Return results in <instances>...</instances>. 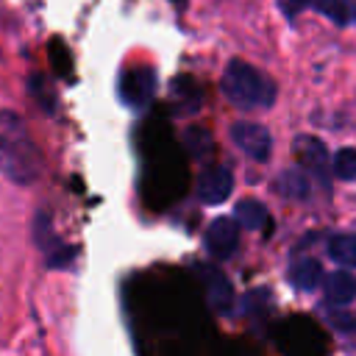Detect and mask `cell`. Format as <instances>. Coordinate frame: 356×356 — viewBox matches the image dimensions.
Returning <instances> with one entry per match:
<instances>
[{
  "label": "cell",
  "instance_id": "6da1fadb",
  "mask_svg": "<svg viewBox=\"0 0 356 356\" xmlns=\"http://www.w3.org/2000/svg\"><path fill=\"white\" fill-rule=\"evenodd\" d=\"M42 153L25 120L11 108H0V175L17 186H31L42 175Z\"/></svg>",
  "mask_w": 356,
  "mask_h": 356
},
{
  "label": "cell",
  "instance_id": "7a4b0ae2",
  "mask_svg": "<svg viewBox=\"0 0 356 356\" xmlns=\"http://www.w3.org/2000/svg\"><path fill=\"white\" fill-rule=\"evenodd\" d=\"M222 95L245 111L270 108L275 103V81L248 61H231L222 75Z\"/></svg>",
  "mask_w": 356,
  "mask_h": 356
},
{
  "label": "cell",
  "instance_id": "3957f363",
  "mask_svg": "<svg viewBox=\"0 0 356 356\" xmlns=\"http://www.w3.org/2000/svg\"><path fill=\"white\" fill-rule=\"evenodd\" d=\"M231 139H234V145H236L245 156H250V159L259 161V164H264V161L270 159V153H273V136H270V131H267L264 125H259V122H250V120L234 122V125H231Z\"/></svg>",
  "mask_w": 356,
  "mask_h": 356
},
{
  "label": "cell",
  "instance_id": "277c9868",
  "mask_svg": "<svg viewBox=\"0 0 356 356\" xmlns=\"http://www.w3.org/2000/svg\"><path fill=\"white\" fill-rule=\"evenodd\" d=\"M234 192V175L228 167H209L197 178V197L206 206H217L228 200Z\"/></svg>",
  "mask_w": 356,
  "mask_h": 356
},
{
  "label": "cell",
  "instance_id": "5b68a950",
  "mask_svg": "<svg viewBox=\"0 0 356 356\" xmlns=\"http://www.w3.org/2000/svg\"><path fill=\"white\" fill-rule=\"evenodd\" d=\"M239 245V222L231 217H217L206 231V248L217 259H228Z\"/></svg>",
  "mask_w": 356,
  "mask_h": 356
},
{
  "label": "cell",
  "instance_id": "8992f818",
  "mask_svg": "<svg viewBox=\"0 0 356 356\" xmlns=\"http://www.w3.org/2000/svg\"><path fill=\"white\" fill-rule=\"evenodd\" d=\"M295 156L298 161L303 164V170L312 175V178H320L323 184H328V153H325V145L314 136H298L295 139Z\"/></svg>",
  "mask_w": 356,
  "mask_h": 356
},
{
  "label": "cell",
  "instance_id": "52a82bcc",
  "mask_svg": "<svg viewBox=\"0 0 356 356\" xmlns=\"http://www.w3.org/2000/svg\"><path fill=\"white\" fill-rule=\"evenodd\" d=\"M33 239H36V245H39V248L47 253L50 267H61V264L72 261V256H75V250H72V248L61 245V242H58V239L50 234V220H47V214H44V211H39V214H36Z\"/></svg>",
  "mask_w": 356,
  "mask_h": 356
},
{
  "label": "cell",
  "instance_id": "ba28073f",
  "mask_svg": "<svg viewBox=\"0 0 356 356\" xmlns=\"http://www.w3.org/2000/svg\"><path fill=\"white\" fill-rule=\"evenodd\" d=\"M323 292H325V300L334 303V306H345L356 298V278L348 273V270H337L331 275L323 278Z\"/></svg>",
  "mask_w": 356,
  "mask_h": 356
},
{
  "label": "cell",
  "instance_id": "9c48e42d",
  "mask_svg": "<svg viewBox=\"0 0 356 356\" xmlns=\"http://www.w3.org/2000/svg\"><path fill=\"white\" fill-rule=\"evenodd\" d=\"M153 89H156V75H153V70H134V72H128V78H125V83H122V95H125V100L134 103V106H145V103L150 100Z\"/></svg>",
  "mask_w": 356,
  "mask_h": 356
},
{
  "label": "cell",
  "instance_id": "30bf717a",
  "mask_svg": "<svg viewBox=\"0 0 356 356\" xmlns=\"http://www.w3.org/2000/svg\"><path fill=\"white\" fill-rule=\"evenodd\" d=\"M286 278H289V284H292L295 289H300V292H312V289L320 286V281H323V270H320V264H317L314 259H300V261H295V264L289 267Z\"/></svg>",
  "mask_w": 356,
  "mask_h": 356
},
{
  "label": "cell",
  "instance_id": "8fae6325",
  "mask_svg": "<svg viewBox=\"0 0 356 356\" xmlns=\"http://www.w3.org/2000/svg\"><path fill=\"white\" fill-rule=\"evenodd\" d=\"M203 278H206V286H209V300L217 312H231V303H234V295H231V284L222 273L217 270H203Z\"/></svg>",
  "mask_w": 356,
  "mask_h": 356
},
{
  "label": "cell",
  "instance_id": "7c38bea8",
  "mask_svg": "<svg viewBox=\"0 0 356 356\" xmlns=\"http://www.w3.org/2000/svg\"><path fill=\"white\" fill-rule=\"evenodd\" d=\"M275 189L286 197H295V200H303L309 197V189H312V178L309 172H300V170H284L275 181Z\"/></svg>",
  "mask_w": 356,
  "mask_h": 356
},
{
  "label": "cell",
  "instance_id": "4fadbf2b",
  "mask_svg": "<svg viewBox=\"0 0 356 356\" xmlns=\"http://www.w3.org/2000/svg\"><path fill=\"white\" fill-rule=\"evenodd\" d=\"M236 222H239L242 228L259 231V228H264V222H270V211H267V206H261L259 200L248 197V200L236 203Z\"/></svg>",
  "mask_w": 356,
  "mask_h": 356
},
{
  "label": "cell",
  "instance_id": "5bb4252c",
  "mask_svg": "<svg viewBox=\"0 0 356 356\" xmlns=\"http://www.w3.org/2000/svg\"><path fill=\"white\" fill-rule=\"evenodd\" d=\"M328 256L342 267H356V234H334L328 242Z\"/></svg>",
  "mask_w": 356,
  "mask_h": 356
},
{
  "label": "cell",
  "instance_id": "9a60e30c",
  "mask_svg": "<svg viewBox=\"0 0 356 356\" xmlns=\"http://www.w3.org/2000/svg\"><path fill=\"white\" fill-rule=\"evenodd\" d=\"M331 170L337 172V178L353 181V178H356V147H342V150H337V156H334V161H331Z\"/></svg>",
  "mask_w": 356,
  "mask_h": 356
},
{
  "label": "cell",
  "instance_id": "2e32d148",
  "mask_svg": "<svg viewBox=\"0 0 356 356\" xmlns=\"http://www.w3.org/2000/svg\"><path fill=\"white\" fill-rule=\"evenodd\" d=\"M314 3V8L320 11V14H325L328 19H334V25H348L350 19H348V11H345V6H342V0H312Z\"/></svg>",
  "mask_w": 356,
  "mask_h": 356
},
{
  "label": "cell",
  "instance_id": "e0dca14e",
  "mask_svg": "<svg viewBox=\"0 0 356 356\" xmlns=\"http://www.w3.org/2000/svg\"><path fill=\"white\" fill-rule=\"evenodd\" d=\"M309 6H312V0H278V8L284 11V17H298Z\"/></svg>",
  "mask_w": 356,
  "mask_h": 356
},
{
  "label": "cell",
  "instance_id": "ac0fdd59",
  "mask_svg": "<svg viewBox=\"0 0 356 356\" xmlns=\"http://www.w3.org/2000/svg\"><path fill=\"white\" fill-rule=\"evenodd\" d=\"M342 6H345V11H348V19L356 22V0H342Z\"/></svg>",
  "mask_w": 356,
  "mask_h": 356
},
{
  "label": "cell",
  "instance_id": "d6986e66",
  "mask_svg": "<svg viewBox=\"0 0 356 356\" xmlns=\"http://www.w3.org/2000/svg\"><path fill=\"white\" fill-rule=\"evenodd\" d=\"M350 328H356V320H353V323H350Z\"/></svg>",
  "mask_w": 356,
  "mask_h": 356
}]
</instances>
